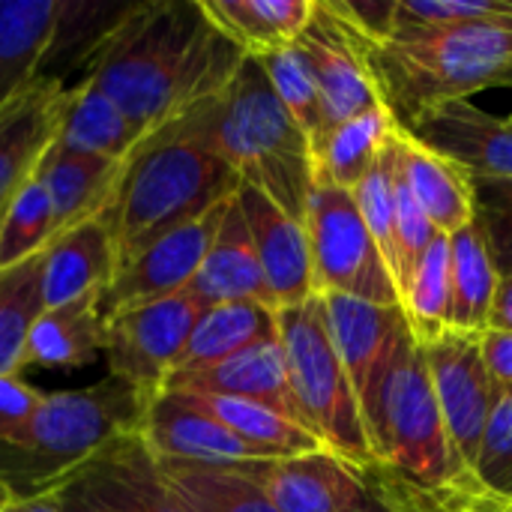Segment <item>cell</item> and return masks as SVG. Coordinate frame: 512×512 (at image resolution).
<instances>
[{
  "instance_id": "6da1fadb",
  "label": "cell",
  "mask_w": 512,
  "mask_h": 512,
  "mask_svg": "<svg viewBox=\"0 0 512 512\" xmlns=\"http://www.w3.org/2000/svg\"><path fill=\"white\" fill-rule=\"evenodd\" d=\"M243 57L201 0H144L87 57L84 78L150 135L216 96Z\"/></svg>"
},
{
  "instance_id": "7a4b0ae2",
  "label": "cell",
  "mask_w": 512,
  "mask_h": 512,
  "mask_svg": "<svg viewBox=\"0 0 512 512\" xmlns=\"http://www.w3.org/2000/svg\"><path fill=\"white\" fill-rule=\"evenodd\" d=\"M237 189V171L204 144L186 114L159 126L123 159L117 192L102 213L117 267L159 237L216 210Z\"/></svg>"
},
{
  "instance_id": "3957f363",
  "label": "cell",
  "mask_w": 512,
  "mask_h": 512,
  "mask_svg": "<svg viewBox=\"0 0 512 512\" xmlns=\"http://www.w3.org/2000/svg\"><path fill=\"white\" fill-rule=\"evenodd\" d=\"M186 117L240 183L261 189L303 222L315 189L312 144L279 102L258 57L246 54L234 78Z\"/></svg>"
},
{
  "instance_id": "277c9868",
  "label": "cell",
  "mask_w": 512,
  "mask_h": 512,
  "mask_svg": "<svg viewBox=\"0 0 512 512\" xmlns=\"http://www.w3.org/2000/svg\"><path fill=\"white\" fill-rule=\"evenodd\" d=\"M369 75L396 126L420 111L512 87V21H477L438 30H396L363 45Z\"/></svg>"
},
{
  "instance_id": "5b68a950",
  "label": "cell",
  "mask_w": 512,
  "mask_h": 512,
  "mask_svg": "<svg viewBox=\"0 0 512 512\" xmlns=\"http://www.w3.org/2000/svg\"><path fill=\"white\" fill-rule=\"evenodd\" d=\"M147 402L123 381L45 393L24 429L0 444V483L15 498L51 492L120 435L141 432Z\"/></svg>"
},
{
  "instance_id": "8992f818",
  "label": "cell",
  "mask_w": 512,
  "mask_h": 512,
  "mask_svg": "<svg viewBox=\"0 0 512 512\" xmlns=\"http://www.w3.org/2000/svg\"><path fill=\"white\" fill-rule=\"evenodd\" d=\"M363 423L375 465L411 486L444 489L474 477L459 465L450 447L426 357L414 336H405L399 345L375 399L363 411Z\"/></svg>"
},
{
  "instance_id": "52a82bcc",
  "label": "cell",
  "mask_w": 512,
  "mask_h": 512,
  "mask_svg": "<svg viewBox=\"0 0 512 512\" xmlns=\"http://www.w3.org/2000/svg\"><path fill=\"white\" fill-rule=\"evenodd\" d=\"M276 315L288 384L303 426L327 453L354 471H366L375 465L372 441L351 378L333 348L321 297L315 294L300 306L276 309Z\"/></svg>"
},
{
  "instance_id": "ba28073f",
  "label": "cell",
  "mask_w": 512,
  "mask_h": 512,
  "mask_svg": "<svg viewBox=\"0 0 512 512\" xmlns=\"http://www.w3.org/2000/svg\"><path fill=\"white\" fill-rule=\"evenodd\" d=\"M312 252L315 294H342L375 306H402L393 273L372 240L354 195L315 186L303 216Z\"/></svg>"
},
{
  "instance_id": "9c48e42d",
  "label": "cell",
  "mask_w": 512,
  "mask_h": 512,
  "mask_svg": "<svg viewBox=\"0 0 512 512\" xmlns=\"http://www.w3.org/2000/svg\"><path fill=\"white\" fill-rule=\"evenodd\" d=\"M204 306L186 288L174 297L132 306L105 321L108 375L129 384L144 402L159 396L177 372Z\"/></svg>"
},
{
  "instance_id": "30bf717a",
  "label": "cell",
  "mask_w": 512,
  "mask_h": 512,
  "mask_svg": "<svg viewBox=\"0 0 512 512\" xmlns=\"http://www.w3.org/2000/svg\"><path fill=\"white\" fill-rule=\"evenodd\" d=\"M48 495L60 512H192L162 477L141 432L105 444Z\"/></svg>"
},
{
  "instance_id": "8fae6325",
  "label": "cell",
  "mask_w": 512,
  "mask_h": 512,
  "mask_svg": "<svg viewBox=\"0 0 512 512\" xmlns=\"http://www.w3.org/2000/svg\"><path fill=\"white\" fill-rule=\"evenodd\" d=\"M432 381V393L459 465L474 474L486 423L501 396L483 363L480 336L447 330L438 342L420 345Z\"/></svg>"
},
{
  "instance_id": "7c38bea8",
  "label": "cell",
  "mask_w": 512,
  "mask_h": 512,
  "mask_svg": "<svg viewBox=\"0 0 512 512\" xmlns=\"http://www.w3.org/2000/svg\"><path fill=\"white\" fill-rule=\"evenodd\" d=\"M297 45L306 51L318 81L324 132L369 108L384 105L366 66V36L342 12L339 0H315L312 18Z\"/></svg>"
},
{
  "instance_id": "4fadbf2b",
  "label": "cell",
  "mask_w": 512,
  "mask_h": 512,
  "mask_svg": "<svg viewBox=\"0 0 512 512\" xmlns=\"http://www.w3.org/2000/svg\"><path fill=\"white\" fill-rule=\"evenodd\" d=\"M225 204H219L216 210L204 213L201 219L159 237L156 243L141 249L135 258L120 264L114 270V279L99 294L102 318L108 321L111 315L126 312L132 306H144V303L165 300V297L186 291L192 285V279L198 276V267H201L204 252L216 234Z\"/></svg>"
},
{
  "instance_id": "5bb4252c",
  "label": "cell",
  "mask_w": 512,
  "mask_h": 512,
  "mask_svg": "<svg viewBox=\"0 0 512 512\" xmlns=\"http://www.w3.org/2000/svg\"><path fill=\"white\" fill-rule=\"evenodd\" d=\"M141 438L159 462L243 468L267 459L180 390H162L147 402Z\"/></svg>"
},
{
  "instance_id": "9a60e30c",
  "label": "cell",
  "mask_w": 512,
  "mask_h": 512,
  "mask_svg": "<svg viewBox=\"0 0 512 512\" xmlns=\"http://www.w3.org/2000/svg\"><path fill=\"white\" fill-rule=\"evenodd\" d=\"M399 129L468 177L512 180V117H498L471 99H450L420 111Z\"/></svg>"
},
{
  "instance_id": "2e32d148",
  "label": "cell",
  "mask_w": 512,
  "mask_h": 512,
  "mask_svg": "<svg viewBox=\"0 0 512 512\" xmlns=\"http://www.w3.org/2000/svg\"><path fill=\"white\" fill-rule=\"evenodd\" d=\"M333 348L351 378L360 411L375 399L399 345L411 336L402 306H375L366 300L321 294Z\"/></svg>"
},
{
  "instance_id": "e0dca14e",
  "label": "cell",
  "mask_w": 512,
  "mask_h": 512,
  "mask_svg": "<svg viewBox=\"0 0 512 512\" xmlns=\"http://www.w3.org/2000/svg\"><path fill=\"white\" fill-rule=\"evenodd\" d=\"M234 198L246 219L273 309H288L312 300L315 282L306 225L249 183H240Z\"/></svg>"
},
{
  "instance_id": "ac0fdd59",
  "label": "cell",
  "mask_w": 512,
  "mask_h": 512,
  "mask_svg": "<svg viewBox=\"0 0 512 512\" xmlns=\"http://www.w3.org/2000/svg\"><path fill=\"white\" fill-rule=\"evenodd\" d=\"M240 471L261 486L276 512H351L366 498L360 471L327 450L264 459Z\"/></svg>"
},
{
  "instance_id": "d6986e66",
  "label": "cell",
  "mask_w": 512,
  "mask_h": 512,
  "mask_svg": "<svg viewBox=\"0 0 512 512\" xmlns=\"http://www.w3.org/2000/svg\"><path fill=\"white\" fill-rule=\"evenodd\" d=\"M66 87L57 75H39L0 111V213L33 177L42 153L54 144Z\"/></svg>"
},
{
  "instance_id": "ffe728a7",
  "label": "cell",
  "mask_w": 512,
  "mask_h": 512,
  "mask_svg": "<svg viewBox=\"0 0 512 512\" xmlns=\"http://www.w3.org/2000/svg\"><path fill=\"white\" fill-rule=\"evenodd\" d=\"M165 390L246 399V402L264 405V408H270V411L303 426V417H300L297 402L291 396L285 351H282L279 336L258 342V345H252V348H246V351H240V354H234L216 366H207L198 372H174L168 378Z\"/></svg>"
},
{
  "instance_id": "44dd1931",
  "label": "cell",
  "mask_w": 512,
  "mask_h": 512,
  "mask_svg": "<svg viewBox=\"0 0 512 512\" xmlns=\"http://www.w3.org/2000/svg\"><path fill=\"white\" fill-rule=\"evenodd\" d=\"M117 252L105 216L87 219L57 234L42 252V303L45 309L102 294L114 279Z\"/></svg>"
},
{
  "instance_id": "7402d4cb",
  "label": "cell",
  "mask_w": 512,
  "mask_h": 512,
  "mask_svg": "<svg viewBox=\"0 0 512 512\" xmlns=\"http://www.w3.org/2000/svg\"><path fill=\"white\" fill-rule=\"evenodd\" d=\"M189 291L198 297V303L204 309L222 306V303H243V300L273 306L237 198H231L225 204L216 234L204 252V261H201L198 276L192 279Z\"/></svg>"
},
{
  "instance_id": "603a6c76",
  "label": "cell",
  "mask_w": 512,
  "mask_h": 512,
  "mask_svg": "<svg viewBox=\"0 0 512 512\" xmlns=\"http://www.w3.org/2000/svg\"><path fill=\"white\" fill-rule=\"evenodd\" d=\"M123 162L102 159V156H87V153H72L60 144H51L33 177L42 183L48 192L54 219H57V234L96 219L108 210L117 180H120Z\"/></svg>"
},
{
  "instance_id": "cb8c5ba5",
  "label": "cell",
  "mask_w": 512,
  "mask_h": 512,
  "mask_svg": "<svg viewBox=\"0 0 512 512\" xmlns=\"http://www.w3.org/2000/svg\"><path fill=\"white\" fill-rule=\"evenodd\" d=\"M396 162L414 201L441 234L450 237L474 222L471 177L459 165L432 153L405 129H396Z\"/></svg>"
},
{
  "instance_id": "d4e9b609",
  "label": "cell",
  "mask_w": 512,
  "mask_h": 512,
  "mask_svg": "<svg viewBox=\"0 0 512 512\" xmlns=\"http://www.w3.org/2000/svg\"><path fill=\"white\" fill-rule=\"evenodd\" d=\"M105 351V318L99 294L45 309L24 348V366L39 369H84Z\"/></svg>"
},
{
  "instance_id": "484cf974",
  "label": "cell",
  "mask_w": 512,
  "mask_h": 512,
  "mask_svg": "<svg viewBox=\"0 0 512 512\" xmlns=\"http://www.w3.org/2000/svg\"><path fill=\"white\" fill-rule=\"evenodd\" d=\"M144 138L147 135L90 78H81L78 84L66 87L63 117L54 144L72 153L123 162Z\"/></svg>"
},
{
  "instance_id": "4316f807",
  "label": "cell",
  "mask_w": 512,
  "mask_h": 512,
  "mask_svg": "<svg viewBox=\"0 0 512 512\" xmlns=\"http://www.w3.org/2000/svg\"><path fill=\"white\" fill-rule=\"evenodd\" d=\"M393 114L378 105L369 108L333 129H327L312 144V168H315V186H333L354 192L360 180L372 171L378 156L384 153L387 141L396 132Z\"/></svg>"
},
{
  "instance_id": "83f0119b",
  "label": "cell",
  "mask_w": 512,
  "mask_h": 512,
  "mask_svg": "<svg viewBox=\"0 0 512 512\" xmlns=\"http://www.w3.org/2000/svg\"><path fill=\"white\" fill-rule=\"evenodd\" d=\"M60 0H0V111L39 75Z\"/></svg>"
},
{
  "instance_id": "f1b7e54d",
  "label": "cell",
  "mask_w": 512,
  "mask_h": 512,
  "mask_svg": "<svg viewBox=\"0 0 512 512\" xmlns=\"http://www.w3.org/2000/svg\"><path fill=\"white\" fill-rule=\"evenodd\" d=\"M207 18L249 57H264L300 39L315 0H201Z\"/></svg>"
},
{
  "instance_id": "f546056e",
  "label": "cell",
  "mask_w": 512,
  "mask_h": 512,
  "mask_svg": "<svg viewBox=\"0 0 512 512\" xmlns=\"http://www.w3.org/2000/svg\"><path fill=\"white\" fill-rule=\"evenodd\" d=\"M276 336H279V315L267 303L243 300V303L210 306L198 318L177 372H198V369L216 366Z\"/></svg>"
},
{
  "instance_id": "4dcf8cb0",
  "label": "cell",
  "mask_w": 512,
  "mask_h": 512,
  "mask_svg": "<svg viewBox=\"0 0 512 512\" xmlns=\"http://www.w3.org/2000/svg\"><path fill=\"white\" fill-rule=\"evenodd\" d=\"M183 393V390H180ZM213 420H219L225 429H231L240 441L264 453L267 459H285V456H306L324 450L321 441L303 429L300 423L246 402V399H231V396H207V393H189Z\"/></svg>"
},
{
  "instance_id": "1f68e13d",
  "label": "cell",
  "mask_w": 512,
  "mask_h": 512,
  "mask_svg": "<svg viewBox=\"0 0 512 512\" xmlns=\"http://www.w3.org/2000/svg\"><path fill=\"white\" fill-rule=\"evenodd\" d=\"M450 264H453L450 330L483 336L489 330V309L501 276L474 222L450 234Z\"/></svg>"
},
{
  "instance_id": "d6a6232c",
  "label": "cell",
  "mask_w": 512,
  "mask_h": 512,
  "mask_svg": "<svg viewBox=\"0 0 512 512\" xmlns=\"http://www.w3.org/2000/svg\"><path fill=\"white\" fill-rule=\"evenodd\" d=\"M159 468L174 495L192 512H276L261 486L240 468H210L183 462H159Z\"/></svg>"
},
{
  "instance_id": "836d02e7",
  "label": "cell",
  "mask_w": 512,
  "mask_h": 512,
  "mask_svg": "<svg viewBox=\"0 0 512 512\" xmlns=\"http://www.w3.org/2000/svg\"><path fill=\"white\" fill-rule=\"evenodd\" d=\"M402 312L417 345H432L450 330L453 312V264H450V237L438 234L420 261L411 288L402 297Z\"/></svg>"
},
{
  "instance_id": "e575fe53",
  "label": "cell",
  "mask_w": 512,
  "mask_h": 512,
  "mask_svg": "<svg viewBox=\"0 0 512 512\" xmlns=\"http://www.w3.org/2000/svg\"><path fill=\"white\" fill-rule=\"evenodd\" d=\"M42 312V255L0 270V378L21 375L27 336Z\"/></svg>"
},
{
  "instance_id": "d590c367",
  "label": "cell",
  "mask_w": 512,
  "mask_h": 512,
  "mask_svg": "<svg viewBox=\"0 0 512 512\" xmlns=\"http://www.w3.org/2000/svg\"><path fill=\"white\" fill-rule=\"evenodd\" d=\"M57 237V219L48 192L36 177L6 204L0 213V270H9L27 258H36Z\"/></svg>"
},
{
  "instance_id": "8d00e7d4",
  "label": "cell",
  "mask_w": 512,
  "mask_h": 512,
  "mask_svg": "<svg viewBox=\"0 0 512 512\" xmlns=\"http://www.w3.org/2000/svg\"><path fill=\"white\" fill-rule=\"evenodd\" d=\"M258 60H261L279 102L288 108L294 123L303 129L309 144H315L324 132V111H321V93H318V81H315L306 51L297 42H291L288 48H279Z\"/></svg>"
},
{
  "instance_id": "74e56055",
  "label": "cell",
  "mask_w": 512,
  "mask_h": 512,
  "mask_svg": "<svg viewBox=\"0 0 512 512\" xmlns=\"http://www.w3.org/2000/svg\"><path fill=\"white\" fill-rule=\"evenodd\" d=\"M132 3H87V0H60L57 24L42 60V75L54 60L87 63V57L99 48V42L117 27V21L129 12Z\"/></svg>"
},
{
  "instance_id": "f35d334b",
  "label": "cell",
  "mask_w": 512,
  "mask_h": 512,
  "mask_svg": "<svg viewBox=\"0 0 512 512\" xmlns=\"http://www.w3.org/2000/svg\"><path fill=\"white\" fill-rule=\"evenodd\" d=\"M354 204L378 243L390 273L396 264V207H399V162H396V132L387 141L384 153L372 165V171L360 180V186L351 192Z\"/></svg>"
},
{
  "instance_id": "ab89813d",
  "label": "cell",
  "mask_w": 512,
  "mask_h": 512,
  "mask_svg": "<svg viewBox=\"0 0 512 512\" xmlns=\"http://www.w3.org/2000/svg\"><path fill=\"white\" fill-rule=\"evenodd\" d=\"M474 225L483 234L498 276L512 273V180L471 177Z\"/></svg>"
},
{
  "instance_id": "60d3db41",
  "label": "cell",
  "mask_w": 512,
  "mask_h": 512,
  "mask_svg": "<svg viewBox=\"0 0 512 512\" xmlns=\"http://www.w3.org/2000/svg\"><path fill=\"white\" fill-rule=\"evenodd\" d=\"M441 231L429 222L423 207L414 201L411 189L405 186L399 174V207H396V264H393V282L399 291V300L411 288V279L426 258L429 246L435 243Z\"/></svg>"
},
{
  "instance_id": "b9f144b4",
  "label": "cell",
  "mask_w": 512,
  "mask_h": 512,
  "mask_svg": "<svg viewBox=\"0 0 512 512\" xmlns=\"http://www.w3.org/2000/svg\"><path fill=\"white\" fill-rule=\"evenodd\" d=\"M474 480L486 492L512 501V393H501L492 408L474 465Z\"/></svg>"
},
{
  "instance_id": "7bdbcfd3",
  "label": "cell",
  "mask_w": 512,
  "mask_h": 512,
  "mask_svg": "<svg viewBox=\"0 0 512 512\" xmlns=\"http://www.w3.org/2000/svg\"><path fill=\"white\" fill-rule=\"evenodd\" d=\"M42 390L27 384L21 375L0 378V444L12 441L42 402Z\"/></svg>"
},
{
  "instance_id": "ee69618b",
  "label": "cell",
  "mask_w": 512,
  "mask_h": 512,
  "mask_svg": "<svg viewBox=\"0 0 512 512\" xmlns=\"http://www.w3.org/2000/svg\"><path fill=\"white\" fill-rule=\"evenodd\" d=\"M480 351H483V363L495 387L501 393H512V333L486 330L480 336Z\"/></svg>"
},
{
  "instance_id": "f6af8a7d",
  "label": "cell",
  "mask_w": 512,
  "mask_h": 512,
  "mask_svg": "<svg viewBox=\"0 0 512 512\" xmlns=\"http://www.w3.org/2000/svg\"><path fill=\"white\" fill-rule=\"evenodd\" d=\"M489 330L495 333H512V273L498 279L492 309H489Z\"/></svg>"
},
{
  "instance_id": "bcb514c9",
  "label": "cell",
  "mask_w": 512,
  "mask_h": 512,
  "mask_svg": "<svg viewBox=\"0 0 512 512\" xmlns=\"http://www.w3.org/2000/svg\"><path fill=\"white\" fill-rule=\"evenodd\" d=\"M0 512H60L54 498L45 492V495H33V498H15L12 504H6Z\"/></svg>"
},
{
  "instance_id": "7dc6e473",
  "label": "cell",
  "mask_w": 512,
  "mask_h": 512,
  "mask_svg": "<svg viewBox=\"0 0 512 512\" xmlns=\"http://www.w3.org/2000/svg\"><path fill=\"white\" fill-rule=\"evenodd\" d=\"M351 512H390V510H384V507H381V504L366 492V498H363V501H360V504H357Z\"/></svg>"
},
{
  "instance_id": "c3c4849f",
  "label": "cell",
  "mask_w": 512,
  "mask_h": 512,
  "mask_svg": "<svg viewBox=\"0 0 512 512\" xmlns=\"http://www.w3.org/2000/svg\"><path fill=\"white\" fill-rule=\"evenodd\" d=\"M12 501H15V495L6 489V483H0V510H3L6 504H12Z\"/></svg>"
}]
</instances>
